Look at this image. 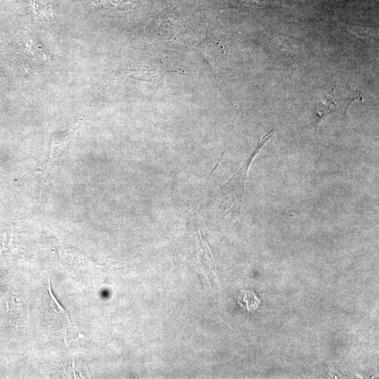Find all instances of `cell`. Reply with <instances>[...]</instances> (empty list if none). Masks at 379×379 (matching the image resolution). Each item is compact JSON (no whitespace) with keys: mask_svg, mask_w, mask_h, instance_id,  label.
Returning a JSON list of instances; mask_svg holds the SVG:
<instances>
[{"mask_svg":"<svg viewBox=\"0 0 379 379\" xmlns=\"http://www.w3.org/2000/svg\"><path fill=\"white\" fill-rule=\"evenodd\" d=\"M275 131V129H273L260 138L256 147L245 161L241 168L220 188L224 197V205L227 213L237 215L239 214L250 166L255 155L268 140L273 136Z\"/></svg>","mask_w":379,"mask_h":379,"instance_id":"6da1fadb","label":"cell"},{"mask_svg":"<svg viewBox=\"0 0 379 379\" xmlns=\"http://www.w3.org/2000/svg\"><path fill=\"white\" fill-rule=\"evenodd\" d=\"M161 65L157 60L133 62L121 69L119 77L161 82L164 74L168 72L167 67Z\"/></svg>","mask_w":379,"mask_h":379,"instance_id":"7a4b0ae2","label":"cell"},{"mask_svg":"<svg viewBox=\"0 0 379 379\" xmlns=\"http://www.w3.org/2000/svg\"><path fill=\"white\" fill-rule=\"evenodd\" d=\"M239 303L248 312L255 310L259 305V298L252 291H244L239 297Z\"/></svg>","mask_w":379,"mask_h":379,"instance_id":"3957f363","label":"cell"},{"mask_svg":"<svg viewBox=\"0 0 379 379\" xmlns=\"http://www.w3.org/2000/svg\"><path fill=\"white\" fill-rule=\"evenodd\" d=\"M335 109V102L331 96L324 95L318 103L317 112L319 117V123L328 114Z\"/></svg>","mask_w":379,"mask_h":379,"instance_id":"277c9868","label":"cell"},{"mask_svg":"<svg viewBox=\"0 0 379 379\" xmlns=\"http://www.w3.org/2000/svg\"><path fill=\"white\" fill-rule=\"evenodd\" d=\"M48 290H49V294H50V295L51 297V305H52V307L53 308L54 312L58 313V314H62L65 315L67 317V319H69L68 317H67L66 311L58 302V301L55 299V296L53 295L49 281H48Z\"/></svg>","mask_w":379,"mask_h":379,"instance_id":"5b68a950","label":"cell"},{"mask_svg":"<svg viewBox=\"0 0 379 379\" xmlns=\"http://www.w3.org/2000/svg\"><path fill=\"white\" fill-rule=\"evenodd\" d=\"M359 98H362V97L361 96V93L359 91H356L355 93H354L353 95L349 98V102L346 103L345 111L352 103V102Z\"/></svg>","mask_w":379,"mask_h":379,"instance_id":"8992f818","label":"cell"}]
</instances>
